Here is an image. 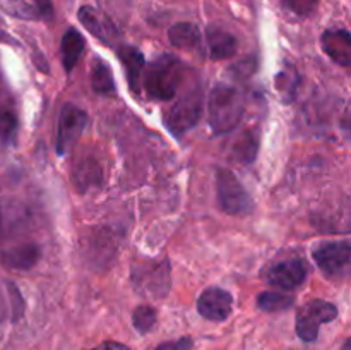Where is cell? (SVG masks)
I'll return each mask as SVG.
<instances>
[{
  "label": "cell",
  "instance_id": "4fadbf2b",
  "mask_svg": "<svg viewBox=\"0 0 351 350\" xmlns=\"http://www.w3.org/2000/svg\"><path fill=\"white\" fill-rule=\"evenodd\" d=\"M117 55H119V58L123 64V69H125L130 91L137 95L141 91V79H143L144 72V55L136 47H130V45L119 47Z\"/></svg>",
  "mask_w": 351,
  "mask_h": 350
},
{
  "label": "cell",
  "instance_id": "6da1fadb",
  "mask_svg": "<svg viewBox=\"0 0 351 350\" xmlns=\"http://www.w3.org/2000/svg\"><path fill=\"white\" fill-rule=\"evenodd\" d=\"M184 75V62L173 54H163L154 58L144 71V88L151 98L168 102L177 95Z\"/></svg>",
  "mask_w": 351,
  "mask_h": 350
},
{
  "label": "cell",
  "instance_id": "3957f363",
  "mask_svg": "<svg viewBox=\"0 0 351 350\" xmlns=\"http://www.w3.org/2000/svg\"><path fill=\"white\" fill-rule=\"evenodd\" d=\"M202 113V86L194 82L189 86L173 105L165 112V126L173 136L180 137L199 122Z\"/></svg>",
  "mask_w": 351,
  "mask_h": 350
},
{
  "label": "cell",
  "instance_id": "30bf717a",
  "mask_svg": "<svg viewBox=\"0 0 351 350\" xmlns=\"http://www.w3.org/2000/svg\"><path fill=\"white\" fill-rule=\"evenodd\" d=\"M232 295L218 287L206 288L197 299L199 314L209 321H225L232 312Z\"/></svg>",
  "mask_w": 351,
  "mask_h": 350
},
{
  "label": "cell",
  "instance_id": "7c38bea8",
  "mask_svg": "<svg viewBox=\"0 0 351 350\" xmlns=\"http://www.w3.org/2000/svg\"><path fill=\"white\" fill-rule=\"evenodd\" d=\"M322 48L336 64L348 67L351 64V36L346 30H329L322 34Z\"/></svg>",
  "mask_w": 351,
  "mask_h": 350
},
{
  "label": "cell",
  "instance_id": "44dd1931",
  "mask_svg": "<svg viewBox=\"0 0 351 350\" xmlns=\"http://www.w3.org/2000/svg\"><path fill=\"white\" fill-rule=\"evenodd\" d=\"M91 84L98 93L115 91V81H113L112 69L106 62L96 60L91 71Z\"/></svg>",
  "mask_w": 351,
  "mask_h": 350
},
{
  "label": "cell",
  "instance_id": "f1b7e54d",
  "mask_svg": "<svg viewBox=\"0 0 351 350\" xmlns=\"http://www.w3.org/2000/svg\"><path fill=\"white\" fill-rule=\"evenodd\" d=\"M91 350H130V349H129V347L122 345V343L105 342V343H101V345L96 347V349H91Z\"/></svg>",
  "mask_w": 351,
  "mask_h": 350
},
{
  "label": "cell",
  "instance_id": "9c48e42d",
  "mask_svg": "<svg viewBox=\"0 0 351 350\" xmlns=\"http://www.w3.org/2000/svg\"><path fill=\"white\" fill-rule=\"evenodd\" d=\"M264 278L267 283L274 285V287L283 288V290H293V288L300 287L307 278V264L300 257L278 261L267 268Z\"/></svg>",
  "mask_w": 351,
  "mask_h": 350
},
{
  "label": "cell",
  "instance_id": "7a4b0ae2",
  "mask_svg": "<svg viewBox=\"0 0 351 350\" xmlns=\"http://www.w3.org/2000/svg\"><path fill=\"white\" fill-rule=\"evenodd\" d=\"M209 126L218 136L230 134L240 124L243 115L242 93L228 84H216L208 100Z\"/></svg>",
  "mask_w": 351,
  "mask_h": 350
},
{
  "label": "cell",
  "instance_id": "4dcf8cb0",
  "mask_svg": "<svg viewBox=\"0 0 351 350\" xmlns=\"http://www.w3.org/2000/svg\"><path fill=\"white\" fill-rule=\"evenodd\" d=\"M341 350H351V342H350V340H346L345 345H343Z\"/></svg>",
  "mask_w": 351,
  "mask_h": 350
},
{
  "label": "cell",
  "instance_id": "cb8c5ba5",
  "mask_svg": "<svg viewBox=\"0 0 351 350\" xmlns=\"http://www.w3.org/2000/svg\"><path fill=\"white\" fill-rule=\"evenodd\" d=\"M132 323L139 333H147L156 323V311L151 305H139L132 312Z\"/></svg>",
  "mask_w": 351,
  "mask_h": 350
},
{
  "label": "cell",
  "instance_id": "8fae6325",
  "mask_svg": "<svg viewBox=\"0 0 351 350\" xmlns=\"http://www.w3.org/2000/svg\"><path fill=\"white\" fill-rule=\"evenodd\" d=\"M79 21L82 23V26L89 31L91 34H95L99 41L106 45H112L113 41L119 38V30L115 27V24L110 21L108 16H105L103 12H99L98 9L89 5H82L77 12Z\"/></svg>",
  "mask_w": 351,
  "mask_h": 350
},
{
  "label": "cell",
  "instance_id": "52a82bcc",
  "mask_svg": "<svg viewBox=\"0 0 351 350\" xmlns=\"http://www.w3.org/2000/svg\"><path fill=\"white\" fill-rule=\"evenodd\" d=\"M132 281L137 292L154 297H161L170 288V268L168 261L163 263L144 264L143 268H134Z\"/></svg>",
  "mask_w": 351,
  "mask_h": 350
},
{
  "label": "cell",
  "instance_id": "83f0119b",
  "mask_svg": "<svg viewBox=\"0 0 351 350\" xmlns=\"http://www.w3.org/2000/svg\"><path fill=\"white\" fill-rule=\"evenodd\" d=\"M34 7L38 9L41 17H50L51 16V2L50 0H33Z\"/></svg>",
  "mask_w": 351,
  "mask_h": 350
},
{
  "label": "cell",
  "instance_id": "5b68a950",
  "mask_svg": "<svg viewBox=\"0 0 351 350\" xmlns=\"http://www.w3.org/2000/svg\"><path fill=\"white\" fill-rule=\"evenodd\" d=\"M216 185H218V201L223 211L230 215H245L252 209V198L242 182L237 178L228 168H219L218 177H216Z\"/></svg>",
  "mask_w": 351,
  "mask_h": 350
},
{
  "label": "cell",
  "instance_id": "d4e9b609",
  "mask_svg": "<svg viewBox=\"0 0 351 350\" xmlns=\"http://www.w3.org/2000/svg\"><path fill=\"white\" fill-rule=\"evenodd\" d=\"M17 117L9 105L0 108V137L3 141H10L16 134Z\"/></svg>",
  "mask_w": 351,
  "mask_h": 350
},
{
  "label": "cell",
  "instance_id": "e0dca14e",
  "mask_svg": "<svg viewBox=\"0 0 351 350\" xmlns=\"http://www.w3.org/2000/svg\"><path fill=\"white\" fill-rule=\"evenodd\" d=\"M168 38L177 48H197L201 45V31L192 23H178L171 26Z\"/></svg>",
  "mask_w": 351,
  "mask_h": 350
},
{
  "label": "cell",
  "instance_id": "484cf974",
  "mask_svg": "<svg viewBox=\"0 0 351 350\" xmlns=\"http://www.w3.org/2000/svg\"><path fill=\"white\" fill-rule=\"evenodd\" d=\"M281 2L288 10L302 17L314 12L315 5H317V0H281Z\"/></svg>",
  "mask_w": 351,
  "mask_h": 350
},
{
  "label": "cell",
  "instance_id": "4316f807",
  "mask_svg": "<svg viewBox=\"0 0 351 350\" xmlns=\"http://www.w3.org/2000/svg\"><path fill=\"white\" fill-rule=\"evenodd\" d=\"M192 349V338L184 336L180 340H175V342H167L161 343L156 347V350H191Z\"/></svg>",
  "mask_w": 351,
  "mask_h": 350
},
{
  "label": "cell",
  "instance_id": "d6986e66",
  "mask_svg": "<svg viewBox=\"0 0 351 350\" xmlns=\"http://www.w3.org/2000/svg\"><path fill=\"white\" fill-rule=\"evenodd\" d=\"M293 302V295L281 294V292H263L257 297V305L266 312L285 311V309H290Z\"/></svg>",
  "mask_w": 351,
  "mask_h": 350
},
{
  "label": "cell",
  "instance_id": "1f68e13d",
  "mask_svg": "<svg viewBox=\"0 0 351 350\" xmlns=\"http://www.w3.org/2000/svg\"><path fill=\"white\" fill-rule=\"evenodd\" d=\"M7 103H5V100H3V95H2V91H0V108H2V106H5Z\"/></svg>",
  "mask_w": 351,
  "mask_h": 350
},
{
  "label": "cell",
  "instance_id": "f546056e",
  "mask_svg": "<svg viewBox=\"0 0 351 350\" xmlns=\"http://www.w3.org/2000/svg\"><path fill=\"white\" fill-rule=\"evenodd\" d=\"M7 312H9V304H7L5 297H3L2 290H0V321H2V319H5Z\"/></svg>",
  "mask_w": 351,
  "mask_h": 350
},
{
  "label": "cell",
  "instance_id": "5bb4252c",
  "mask_svg": "<svg viewBox=\"0 0 351 350\" xmlns=\"http://www.w3.org/2000/svg\"><path fill=\"white\" fill-rule=\"evenodd\" d=\"M40 259V249L36 244H21V246L0 253V261L12 270H29Z\"/></svg>",
  "mask_w": 351,
  "mask_h": 350
},
{
  "label": "cell",
  "instance_id": "ffe728a7",
  "mask_svg": "<svg viewBox=\"0 0 351 350\" xmlns=\"http://www.w3.org/2000/svg\"><path fill=\"white\" fill-rule=\"evenodd\" d=\"M99 167L95 160L88 158V160H82L81 163L75 165L74 170V184L75 187H79V191H84L89 185L95 184V180L99 178Z\"/></svg>",
  "mask_w": 351,
  "mask_h": 350
},
{
  "label": "cell",
  "instance_id": "7402d4cb",
  "mask_svg": "<svg viewBox=\"0 0 351 350\" xmlns=\"http://www.w3.org/2000/svg\"><path fill=\"white\" fill-rule=\"evenodd\" d=\"M0 5L7 14L19 19H40L41 17L34 3L26 2V0H0Z\"/></svg>",
  "mask_w": 351,
  "mask_h": 350
},
{
  "label": "cell",
  "instance_id": "603a6c76",
  "mask_svg": "<svg viewBox=\"0 0 351 350\" xmlns=\"http://www.w3.org/2000/svg\"><path fill=\"white\" fill-rule=\"evenodd\" d=\"M276 86L278 91L283 95L285 102H291V98L297 93V86H298V75L293 69H288V71H283L281 74H278L276 79Z\"/></svg>",
  "mask_w": 351,
  "mask_h": 350
},
{
  "label": "cell",
  "instance_id": "2e32d148",
  "mask_svg": "<svg viewBox=\"0 0 351 350\" xmlns=\"http://www.w3.org/2000/svg\"><path fill=\"white\" fill-rule=\"evenodd\" d=\"M84 38L74 27H69L65 34L62 36L60 51H62V65L67 72H71L75 67L77 60L81 58L82 51H84Z\"/></svg>",
  "mask_w": 351,
  "mask_h": 350
},
{
  "label": "cell",
  "instance_id": "8992f818",
  "mask_svg": "<svg viewBox=\"0 0 351 350\" xmlns=\"http://www.w3.org/2000/svg\"><path fill=\"white\" fill-rule=\"evenodd\" d=\"M86 124H88V115L84 110L79 106L72 105V103H65L60 108V115H58V129H57V153L65 154L79 136L84 130Z\"/></svg>",
  "mask_w": 351,
  "mask_h": 350
},
{
  "label": "cell",
  "instance_id": "ac0fdd59",
  "mask_svg": "<svg viewBox=\"0 0 351 350\" xmlns=\"http://www.w3.org/2000/svg\"><path fill=\"white\" fill-rule=\"evenodd\" d=\"M257 146H259V139H257L256 130H245L233 144L232 154L240 163H252L257 154Z\"/></svg>",
  "mask_w": 351,
  "mask_h": 350
},
{
  "label": "cell",
  "instance_id": "9a60e30c",
  "mask_svg": "<svg viewBox=\"0 0 351 350\" xmlns=\"http://www.w3.org/2000/svg\"><path fill=\"white\" fill-rule=\"evenodd\" d=\"M206 41H208L209 57L215 60H223V58L232 57L237 51V40L228 31L219 30V27H208L206 31Z\"/></svg>",
  "mask_w": 351,
  "mask_h": 350
},
{
  "label": "cell",
  "instance_id": "277c9868",
  "mask_svg": "<svg viewBox=\"0 0 351 350\" xmlns=\"http://www.w3.org/2000/svg\"><path fill=\"white\" fill-rule=\"evenodd\" d=\"M336 318H338V309L335 304L314 299V301L305 302L298 309L295 329L304 342H314L319 335V326L322 323H331Z\"/></svg>",
  "mask_w": 351,
  "mask_h": 350
},
{
  "label": "cell",
  "instance_id": "ba28073f",
  "mask_svg": "<svg viewBox=\"0 0 351 350\" xmlns=\"http://www.w3.org/2000/svg\"><path fill=\"white\" fill-rule=\"evenodd\" d=\"M351 246L348 240L343 242H322L314 249V259L322 273L328 277H341L350 264Z\"/></svg>",
  "mask_w": 351,
  "mask_h": 350
}]
</instances>
